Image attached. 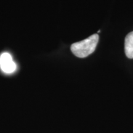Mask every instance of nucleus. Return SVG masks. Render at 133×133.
<instances>
[{
	"label": "nucleus",
	"instance_id": "nucleus-1",
	"mask_svg": "<svg viewBox=\"0 0 133 133\" xmlns=\"http://www.w3.org/2000/svg\"><path fill=\"white\" fill-rule=\"evenodd\" d=\"M99 41V35L94 34L84 39L75 43L71 46V51L75 56L79 58H84L95 51Z\"/></svg>",
	"mask_w": 133,
	"mask_h": 133
},
{
	"label": "nucleus",
	"instance_id": "nucleus-2",
	"mask_svg": "<svg viewBox=\"0 0 133 133\" xmlns=\"http://www.w3.org/2000/svg\"><path fill=\"white\" fill-rule=\"evenodd\" d=\"M0 68L5 74H11L14 73L17 69L16 63L13 61L9 53L4 52L0 56Z\"/></svg>",
	"mask_w": 133,
	"mask_h": 133
},
{
	"label": "nucleus",
	"instance_id": "nucleus-3",
	"mask_svg": "<svg viewBox=\"0 0 133 133\" xmlns=\"http://www.w3.org/2000/svg\"><path fill=\"white\" fill-rule=\"evenodd\" d=\"M125 54L129 59H133V31L129 33L124 41Z\"/></svg>",
	"mask_w": 133,
	"mask_h": 133
}]
</instances>
